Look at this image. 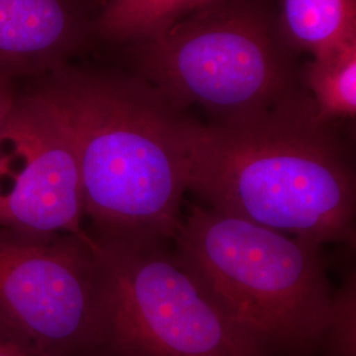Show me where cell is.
I'll use <instances>...</instances> for the list:
<instances>
[{
    "label": "cell",
    "instance_id": "9c48e42d",
    "mask_svg": "<svg viewBox=\"0 0 356 356\" xmlns=\"http://www.w3.org/2000/svg\"><path fill=\"white\" fill-rule=\"evenodd\" d=\"M281 33L312 57L356 38V0H276Z\"/></svg>",
    "mask_w": 356,
    "mask_h": 356
},
{
    "label": "cell",
    "instance_id": "7c38bea8",
    "mask_svg": "<svg viewBox=\"0 0 356 356\" xmlns=\"http://www.w3.org/2000/svg\"><path fill=\"white\" fill-rule=\"evenodd\" d=\"M322 347L329 356H356V273L350 269L334 291Z\"/></svg>",
    "mask_w": 356,
    "mask_h": 356
},
{
    "label": "cell",
    "instance_id": "3957f363",
    "mask_svg": "<svg viewBox=\"0 0 356 356\" xmlns=\"http://www.w3.org/2000/svg\"><path fill=\"white\" fill-rule=\"evenodd\" d=\"M172 252L270 356L322 347L334 291L322 247L194 204Z\"/></svg>",
    "mask_w": 356,
    "mask_h": 356
},
{
    "label": "cell",
    "instance_id": "ba28073f",
    "mask_svg": "<svg viewBox=\"0 0 356 356\" xmlns=\"http://www.w3.org/2000/svg\"><path fill=\"white\" fill-rule=\"evenodd\" d=\"M97 0H0V79L19 83L72 64L97 40Z\"/></svg>",
    "mask_w": 356,
    "mask_h": 356
},
{
    "label": "cell",
    "instance_id": "277c9868",
    "mask_svg": "<svg viewBox=\"0 0 356 356\" xmlns=\"http://www.w3.org/2000/svg\"><path fill=\"white\" fill-rule=\"evenodd\" d=\"M126 47L132 73L178 110L198 106L214 120L264 111L304 89L276 0H213Z\"/></svg>",
    "mask_w": 356,
    "mask_h": 356
},
{
    "label": "cell",
    "instance_id": "30bf717a",
    "mask_svg": "<svg viewBox=\"0 0 356 356\" xmlns=\"http://www.w3.org/2000/svg\"><path fill=\"white\" fill-rule=\"evenodd\" d=\"M301 85L319 119L341 128L356 118V38L312 57L301 67Z\"/></svg>",
    "mask_w": 356,
    "mask_h": 356
},
{
    "label": "cell",
    "instance_id": "8fae6325",
    "mask_svg": "<svg viewBox=\"0 0 356 356\" xmlns=\"http://www.w3.org/2000/svg\"><path fill=\"white\" fill-rule=\"evenodd\" d=\"M213 0H102L97 40L129 45L151 38Z\"/></svg>",
    "mask_w": 356,
    "mask_h": 356
},
{
    "label": "cell",
    "instance_id": "6da1fadb",
    "mask_svg": "<svg viewBox=\"0 0 356 356\" xmlns=\"http://www.w3.org/2000/svg\"><path fill=\"white\" fill-rule=\"evenodd\" d=\"M22 91L73 145L90 236L122 247L170 244L188 191L189 115L132 72L73 63Z\"/></svg>",
    "mask_w": 356,
    "mask_h": 356
},
{
    "label": "cell",
    "instance_id": "52a82bcc",
    "mask_svg": "<svg viewBox=\"0 0 356 356\" xmlns=\"http://www.w3.org/2000/svg\"><path fill=\"white\" fill-rule=\"evenodd\" d=\"M82 184L67 135L20 90L0 135V229L35 236H86Z\"/></svg>",
    "mask_w": 356,
    "mask_h": 356
},
{
    "label": "cell",
    "instance_id": "8992f818",
    "mask_svg": "<svg viewBox=\"0 0 356 356\" xmlns=\"http://www.w3.org/2000/svg\"><path fill=\"white\" fill-rule=\"evenodd\" d=\"M101 267L89 235L0 229V321L48 356H94Z\"/></svg>",
    "mask_w": 356,
    "mask_h": 356
},
{
    "label": "cell",
    "instance_id": "5b68a950",
    "mask_svg": "<svg viewBox=\"0 0 356 356\" xmlns=\"http://www.w3.org/2000/svg\"><path fill=\"white\" fill-rule=\"evenodd\" d=\"M95 251L101 305L94 356H270L168 245L95 242Z\"/></svg>",
    "mask_w": 356,
    "mask_h": 356
},
{
    "label": "cell",
    "instance_id": "5bb4252c",
    "mask_svg": "<svg viewBox=\"0 0 356 356\" xmlns=\"http://www.w3.org/2000/svg\"><path fill=\"white\" fill-rule=\"evenodd\" d=\"M20 97V89L17 83L0 79V135L7 126L13 110Z\"/></svg>",
    "mask_w": 356,
    "mask_h": 356
},
{
    "label": "cell",
    "instance_id": "4fadbf2b",
    "mask_svg": "<svg viewBox=\"0 0 356 356\" xmlns=\"http://www.w3.org/2000/svg\"><path fill=\"white\" fill-rule=\"evenodd\" d=\"M0 356H48L0 321Z\"/></svg>",
    "mask_w": 356,
    "mask_h": 356
},
{
    "label": "cell",
    "instance_id": "7a4b0ae2",
    "mask_svg": "<svg viewBox=\"0 0 356 356\" xmlns=\"http://www.w3.org/2000/svg\"><path fill=\"white\" fill-rule=\"evenodd\" d=\"M188 191L206 207L317 244L355 247L356 173L305 89L229 120L186 123Z\"/></svg>",
    "mask_w": 356,
    "mask_h": 356
}]
</instances>
